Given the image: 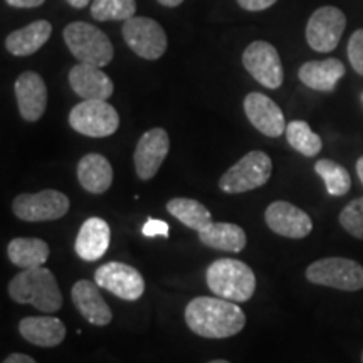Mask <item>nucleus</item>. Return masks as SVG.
I'll return each instance as SVG.
<instances>
[{
    "label": "nucleus",
    "instance_id": "29",
    "mask_svg": "<svg viewBox=\"0 0 363 363\" xmlns=\"http://www.w3.org/2000/svg\"><path fill=\"white\" fill-rule=\"evenodd\" d=\"M135 0H93L91 16L99 22L106 21H128L135 17Z\"/></svg>",
    "mask_w": 363,
    "mask_h": 363
},
{
    "label": "nucleus",
    "instance_id": "4",
    "mask_svg": "<svg viewBox=\"0 0 363 363\" xmlns=\"http://www.w3.org/2000/svg\"><path fill=\"white\" fill-rule=\"evenodd\" d=\"M65 43L72 56L84 65L103 67L113 59V44L101 29L88 22H71L66 26Z\"/></svg>",
    "mask_w": 363,
    "mask_h": 363
},
{
    "label": "nucleus",
    "instance_id": "27",
    "mask_svg": "<svg viewBox=\"0 0 363 363\" xmlns=\"http://www.w3.org/2000/svg\"><path fill=\"white\" fill-rule=\"evenodd\" d=\"M286 138L291 148L305 157H316L323 148L320 136L310 128L306 121L301 120H294L286 126Z\"/></svg>",
    "mask_w": 363,
    "mask_h": 363
},
{
    "label": "nucleus",
    "instance_id": "9",
    "mask_svg": "<svg viewBox=\"0 0 363 363\" xmlns=\"http://www.w3.org/2000/svg\"><path fill=\"white\" fill-rule=\"evenodd\" d=\"M123 39L138 57L155 61L167 51V34L157 21L150 17H131L123 24Z\"/></svg>",
    "mask_w": 363,
    "mask_h": 363
},
{
    "label": "nucleus",
    "instance_id": "15",
    "mask_svg": "<svg viewBox=\"0 0 363 363\" xmlns=\"http://www.w3.org/2000/svg\"><path fill=\"white\" fill-rule=\"evenodd\" d=\"M244 111L247 120L257 131L269 138H278L286 133V120L281 108L262 93H249L244 98Z\"/></svg>",
    "mask_w": 363,
    "mask_h": 363
},
{
    "label": "nucleus",
    "instance_id": "36",
    "mask_svg": "<svg viewBox=\"0 0 363 363\" xmlns=\"http://www.w3.org/2000/svg\"><path fill=\"white\" fill-rule=\"evenodd\" d=\"M66 2L74 9H84L88 7V4L93 2V0H66Z\"/></svg>",
    "mask_w": 363,
    "mask_h": 363
},
{
    "label": "nucleus",
    "instance_id": "41",
    "mask_svg": "<svg viewBox=\"0 0 363 363\" xmlns=\"http://www.w3.org/2000/svg\"><path fill=\"white\" fill-rule=\"evenodd\" d=\"M362 99H363V94H362Z\"/></svg>",
    "mask_w": 363,
    "mask_h": 363
},
{
    "label": "nucleus",
    "instance_id": "40",
    "mask_svg": "<svg viewBox=\"0 0 363 363\" xmlns=\"http://www.w3.org/2000/svg\"><path fill=\"white\" fill-rule=\"evenodd\" d=\"M362 363H363V352H362Z\"/></svg>",
    "mask_w": 363,
    "mask_h": 363
},
{
    "label": "nucleus",
    "instance_id": "35",
    "mask_svg": "<svg viewBox=\"0 0 363 363\" xmlns=\"http://www.w3.org/2000/svg\"><path fill=\"white\" fill-rule=\"evenodd\" d=\"M2 363H38L33 357L26 355V353H11Z\"/></svg>",
    "mask_w": 363,
    "mask_h": 363
},
{
    "label": "nucleus",
    "instance_id": "12",
    "mask_svg": "<svg viewBox=\"0 0 363 363\" xmlns=\"http://www.w3.org/2000/svg\"><path fill=\"white\" fill-rule=\"evenodd\" d=\"M94 283L125 301H136L145 293L142 272L125 262H104L94 272Z\"/></svg>",
    "mask_w": 363,
    "mask_h": 363
},
{
    "label": "nucleus",
    "instance_id": "34",
    "mask_svg": "<svg viewBox=\"0 0 363 363\" xmlns=\"http://www.w3.org/2000/svg\"><path fill=\"white\" fill-rule=\"evenodd\" d=\"M6 2L16 9H34L43 6L45 0H6Z\"/></svg>",
    "mask_w": 363,
    "mask_h": 363
},
{
    "label": "nucleus",
    "instance_id": "25",
    "mask_svg": "<svg viewBox=\"0 0 363 363\" xmlns=\"http://www.w3.org/2000/svg\"><path fill=\"white\" fill-rule=\"evenodd\" d=\"M49 254L51 249L48 242L38 238H16L7 246L9 259L21 269L43 266L49 259Z\"/></svg>",
    "mask_w": 363,
    "mask_h": 363
},
{
    "label": "nucleus",
    "instance_id": "19",
    "mask_svg": "<svg viewBox=\"0 0 363 363\" xmlns=\"http://www.w3.org/2000/svg\"><path fill=\"white\" fill-rule=\"evenodd\" d=\"M111 242L110 224L101 217H89L81 225L74 242V251L79 259L93 262L101 259Z\"/></svg>",
    "mask_w": 363,
    "mask_h": 363
},
{
    "label": "nucleus",
    "instance_id": "39",
    "mask_svg": "<svg viewBox=\"0 0 363 363\" xmlns=\"http://www.w3.org/2000/svg\"><path fill=\"white\" fill-rule=\"evenodd\" d=\"M208 363H230V362H227V360H222V358H219V360H212V362H208Z\"/></svg>",
    "mask_w": 363,
    "mask_h": 363
},
{
    "label": "nucleus",
    "instance_id": "30",
    "mask_svg": "<svg viewBox=\"0 0 363 363\" xmlns=\"http://www.w3.org/2000/svg\"><path fill=\"white\" fill-rule=\"evenodd\" d=\"M340 224L353 238L363 240V197L347 203L340 212Z\"/></svg>",
    "mask_w": 363,
    "mask_h": 363
},
{
    "label": "nucleus",
    "instance_id": "24",
    "mask_svg": "<svg viewBox=\"0 0 363 363\" xmlns=\"http://www.w3.org/2000/svg\"><path fill=\"white\" fill-rule=\"evenodd\" d=\"M78 180L86 192L104 194L113 184L111 163L99 153H88L78 163Z\"/></svg>",
    "mask_w": 363,
    "mask_h": 363
},
{
    "label": "nucleus",
    "instance_id": "28",
    "mask_svg": "<svg viewBox=\"0 0 363 363\" xmlns=\"http://www.w3.org/2000/svg\"><path fill=\"white\" fill-rule=\"evenodd\" d=\"M315 172L321 177L326 185L330 195L333 197H342L348 194L352 189V179L348 170L340 163L328 160V158H321L315 163Z\"/></svg>",
    "mask_w": 363,
    "mask_h": 363
},
{
    "label": "nucleus",
    "instance_id": "13",
    "mask_svg": "<svg viewBox=\"0 0 363 363\" xmlns=\"http://www.w3.org/2000/svg\"><path fill=\"white\" fill-rule=\"evenodd\" d=\"M170 152V138L163 128H152L142 135L136 143L133 162L138 179L150 180L160 170Z\"/></svg>",
    "mask_w": 363,
    "mask_h": 363
},
{
    "label": "nucleus",
    "instance_id": "18",
    "mask_svg": "<svg viewBox=\"0 0 363 363\" xmlns=\"http://www.w3.org/2000/svg\"><path fill=\"white\" fill-rule=\"evenodd\" d=\"M69 84L72 91L83 99H103L111 98L115 84L101 67L79 62L69 71Z\"/></svg>",
    "mask_w": 363,
    "mask_h": 363
},
{
    "label": "nucleus",
    "instance_id": "8",
    "mask_svg": "<svg viewBox=\"0 0 363 363\" xmlns=\"http://www.w3.org/2000/svg\"><path fill=\"white\" fill-rule=\"evenodd\" d=\"M71 202L59 190H40L35 194H21L13 199L12 212L17 219L26 222L57 220L69 211Z\"/></svg>",
    "mask_w": 363,
    "mask_h": 363
},
{
    "label": "nucleus",
    "instance_id": "10",
    "mask_svg": "<svg viewBox=\"0 0 363 363\" xmlns=\"http://www.w3.org/2000/svg\"><path fill=\"white\" fill-rule=\"evenodd\" d=\"M347 29V17L338 7L316 9L306 24V40L316 52H331L337 49Z\"/></svg>",
    "mask_w": 363,
    "mask_h": 363
},
{
    "label": "nucleus",
    "instance_id": "37",
    "mask_svg": "<svg viewBox=\"0 0 363 363\" xmlns=\"http://www.w3.org/2000/svg\"><path fill=\"white\" fill-rule=\"evenodd\" d=\"M182 2H184V0H158V4H162L163 7H177L180 6Z\"/></svg>",
    "mask_w": 363,
    "mask_h": 363
},
{
    "label": "nucleus",
    "instance_id": "33",
    "mask_svg": "<svg viewBox=\"0 0 363 363\" xmlns=\"http://www.w3.org/2000/svg\"><path fill=\"white\" fill-rule=\"evenodd\" d=\"M276 2H278V0H238L239 6L242 7L244 11H249V12L266 11V9L274 6Z\"/></svg>",
    "mask_w": 363,
    "mask_h": 363
},
{
    "label": "nucleus",
    "instance_id": "17",
    "mask_svg": "<svg viewBox=\"0 0 363 363\" xmlns=\"http://www.w3.org/2000/svg\"><path fill=\"white\" fill-rule=\"evenodd\" d=\"M71 296L74 306L78 308L81 316L94 326H106L111 323L113 313L108 303L104 301L96 283L88 279H79L71 289Z\"/></svg>",
    "mask_w": 363,
    "mask_h": 363
},
{
    "label": "nucleus",
    "instance_id": "20",
    "mask_svg": "<svg viewBox=\"0 0 363 363\" xmlns=\"http://www.w3.org/2000/svg\"><path fill=\"white\" fill-rule=\"evenodd\" d=\"M21 337L40 348H54L66 338V325L56 316H26L19 323Z\"/></svg>",
    "mask_w": 363,
    "mask_h": 363
},
{
    "label": "nucleus",
    "instance_id": "38",
    "mask_svg": "<svg viewBox=\"0 0 363 363\" xmlns=\"http://www.w3.org/2000/svg\"><path fill=\"white\" fill-rule=\"evenodd\" d=\"M357 174H358V179H360L362 185H363V157L358 158V162H357Z\"/></svg>",
    "mask_w": 363,
    "mask_h": 363
},
{
    "label": "nucleus",
    "instance_id": "5",
    "mask_svg": "<svg viewBox=\"0 0 363 363\" xmlns=\"http://www.w3.org/2000/svg\"><path fill=\"white\" fill-rule=\"evenodd\" d=\"M271 174V157L261 150H254L220 177L219 187L225 194H244L266 185Z\"/></svg>",
    "mask_w": 363,
    "mask_h": 363
},
{
    "label": "nucleus",
    "instance_id": "14",
    "mask_svg": "<svg viewBox=\"0 0 363 363\" xmlns=\"http://www.w3.org/2000/svg\"><path fill=\"white\" fill-rule=\"evenodd\" d=\"M264 220L272 233L289 239H303L313 230V220L303 208L278 201L267 206Z\"/></svg>",
    "mask_w": 363,
    "mask_h": 363
},
{
    "label": "nucleus",
    "instance_id": "1",
    "mask_svg": "<svg viewBox=\"0 0 363 363\" xmlns=\"http://www.w3.org/2000/svg\"><path fill=\"white\" fill-rule=\"evenodd\" d=\"M185 323L195 335L208 340L230 338L246 326V315L238 303L224 298L199 296L185 308Z\"/></svg>",
    "mask_w": 363,
    "mask_h": 363
},
{
    "label": "nucleus",
    "instance_id": "3",
    "mask_svg": "<svg viewBox=\"0 0 363 363\" xmlns=\"http://www.w3.org/2000/svg\"><path fill=\"white\" fill-rule=\"evenodd\" d=\"M207 286L216 296L244 303L256 291V274L246 262L222 257L212 262L206 272Z\"/></svg>",
    "mask_w": 363,
    "mask_h": 363
},
{
    "label": "nucleus",
    "instance_id": "23",
    "mask_svg": "<svg viewBox=\"0 0 363 363\" xmlns=\"http://www.w3.org/2000/svg\"><path fill=\"white\" fill-rule=\"evenodd\" d=\"M199 239L203 246L225 252H240L247 244L244 229L230 222H211L199 230Z\"/></svg>",
    "mask_w": 363,
    "mask_h": 363
},
{
    "label": "nucleus",
    "instance_id": "2",
    "mask_svg": "<svg viewBox=\"0 0 363 363\" xmlns=\"http://www.w3.org/2000/svg\"><path fill=\"white\" fill-rule=\"evenodd\" d=\"M9 296L19 305H33L43 313H56L62 306V294L56 276L48 267H30L13 276Z\"/></svg>",
    "mask_w": 363,
    "mask_h": 363
},
{
    "label": "nucleus",
    "instance_id": "26",
    "mask_svg": "<svg viewBox=\"0 0 363 363\" xmlns=\"http://www.w3.org/2000/svg\"><path fill=\"white\" fill-rule=\"evenodd\" d=\"M167 211L177 220L187 225L189 229L197 230V233L212 222L211 211L203 203L194 201V199H172L167 203Z\"/></svg>",
    "mask_w": 363,
    "mask_h": 363
},
{
    "label": "nucleus",
    "instance_id": "22",
    "mask_svg": "<svg viewBox=\"0 0 363 363\" xmlns=\"http://www.w3.org/2000/svg\"><path fill=\"white\" fill-rule=\"evenodd\" d=\"M52 34V26L48 21H34L22 29L13 30L7 35L6 49L12 56L26 57L38 52L48 43Z\"/></svg>",
    "mask_w": 363,
    "mask_h": 363
},
{
    "label": "nucleus",
    "instance_id": "7",
    "mask_svg": "<svg viewBox=\"0 0 363 363\" xmlns=\"http://www.w3.org/2000/svg\"><path fill=\"white\" fill-rule=\"evenodd\" d=\"M71 128L89 138L115 135L120 126L118 111L103 99H83L69 113Z\"/></svg>",
    "mask_w": 363,
    "mask_h": 363
},
{
    "label": "nucleus",
    "instance_id": "32",
    "mask_svg": "<svg viewBox=\"0 0 363 363\" xmlns=\"http://www.w3.org/2000/svg\"><path fill=\"white\" fill-rule=\"evenodd\" d=\"M170 225L167 222L160 219H148L147 224L143 225L142 233L145 238H157V235H162V238H169Z\"/></svg>",
    "mask_w": 363,
    "mask_h": 363
},
{
    "label": "nucleus",
    "instance_id": "31",
    "mask_svg": "<svg viewBox=\"0 0 363 363\" xmlns=\"http://www.w3.org/2000/svg\"><path fill=\"white\" fill-rule=\"evenodd\" d=\"M347 52L353 69L363 76V29H358L352 34L350 40H348Z\"/></svg>",
    "mask_w": 363,
    "mask_h": 363
},
{
    "label": "nucleus",
    "instance_id": "21",
    "mask_svg": "<svg viewBox=\"0 0 363 363\" xmlns=\"http://www.w3.org/2000/svg\"><path fill=\"white\" fill-rule=\"evenodd\" d=\"M299 81L310 89L330 93L337 88L338 81L345 76V66L340 59L330 57L325 61H308L299 67Z\"/></svg>",
    "mask_w": 363,
    "mask_h": 363
},
{
    "label": "nucleus",
    "instance_id": "16",
    "mask_svg": "<svg viewBox=\"0 0 363 363\" xmlns=\"http://www.w3.org/2000/svg\"><path fill=\"white\" fill-rule=\"evenodd\" d=\"M13 89H16V99L21 116L30 123L40 120L45 106H48V88H45L40 74L34 71L22 72L17 78Z\"/></svg>",
    "mask_w": 363,
    "mask_h": 363
},
{
    "label": "nucleus",
    "instance_id": "11",
    "mask_svg": "<svg viewBox=\"0 0 363 363\" xmlns=\"http://www.w3.org/2000/svg\"><path fill=\"white\" fill-rule=\"evenodd\" d=\"M242 65L257 83L269 89L281 88L284 71L278 49L266 40H254L242 54Z\"/></svg>",
    "mask_w": 363,
    "mask_h": 363
},
{
    "label": "nucleus",
    "instance_id": "6",
    "mask_svg": "<svg viewBox=\"0 0 363 363\" xmlns=\"http://www.w3.org/2000/svg\"><path fill=\"white\" fill-rule=\"evenodd\" d=\"M306 279L313 284L342 291L363 289V266L347 257H325L308 266Z\"/></svg>",
    "mask_w": 363,
    "mask_h": 363
}]
</instances>
